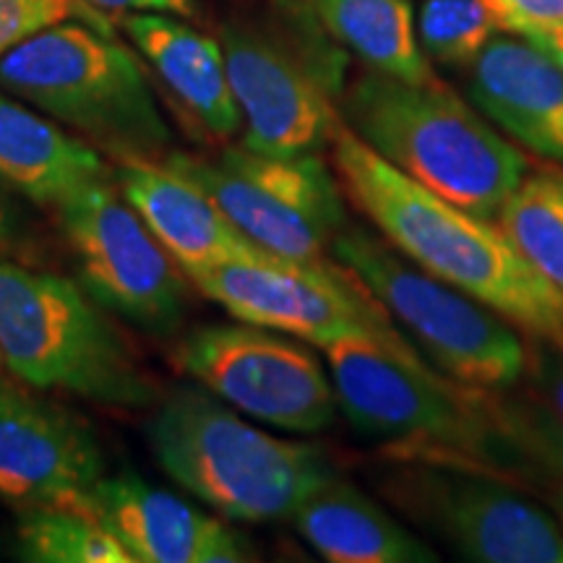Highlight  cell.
<instances>
[{"label": "cell", "instance_id": "obj_1", "mask_svg": "<svg viewBox=\"0 0 563 563\" xmlns=\"http://www.w3.org/2000/svg\"><path fill=\"white\" fill-rule=\"evenodd\" d=\"M332 150L344 196L405 258L530 336L563 342V295L514 251L498 224L407 178L344 123Z\"/></svg>", "mask_w": 563, "mask_h": 563}, {"label": "cell", "instance_id": "obj_2", "mask_svg": "<svg viewBox=\"0 0 563 563\" xmlns=\"http://www.w3.org/2000/svg\"><path fill=\"white\" fill-rule=\"evenodd\" d=\"M344 115L391 167L483 220H496L530 173L527 154L439 81L368 70L344 95Z\"/></svg>", "mask_w": 563, "mask_h": 563}, {"label": "cell", "instance_id": "obj_3", "mask_svg": "<svg viewBox=\"0 0 563 563\" xmlns=\"http://www.w3.org/2000/svg\"><path fill=\"white\" fill-rule=\"evenodd\" d=\"M321 352L344 418L389 443L394 460L488 470L514 481L504 470L514 460L493 418L490 391L449 382L415 347L373 336L329 342Z\"/></svg>", "mask_w": 563, "mask_h": 563}, {"label": "cell", "instance_id": "obj_4", "mask_svg": "<svg viewBox=\"0 0 563 563\" xmlns=\"http://www.w3.org/2000/svg\"><path fill=\"white\" fill-rule=\"evenodd\" d=\"M154 460L183 490L232 522L290 519L334 477L319 446L251 426L203 386H178L146 428Z\"/></svg>", "mask_w": 563, "mask_h": 563}, {"label": "cell", "instance_id": "obj_5", "mask_svg": "<svg viewBox=\"0 0 563 563\" xmlns=\"http://www.w3.org/2000/svg\"><path fill=\"white\" fill-rule=\"evenodd\" d=\"M0 89L118 159H165L170 129L129 47L60 21L0 55Z\"/></svg>", "mask_w": 563, "mask_h": 563}, {"label": "cell", "instance_id": "obj_6", "mask_svg": "<svg viewBox=\"0 0 563 563\" xmlns=\"http://www.w3.org/2000/svg\"><path fill=\"white\" fill-rule=\"evenodd\" d=\"M87 287L0 258V357L19 382L108 407L154 402V384Z\"/></svg>", "mask_w": 563, "mask_h": 563}, {"label": "cell", "instance_id": "obj_7", "mask_svg": "<svg viewBox=\"0 0 563 563\" xmlns=\"http://www.w3.org/2000/svg\"><path fill=\"white\" fill-rule=\"evenodd\" d=\"M332 256L368 287L449 382L475 391H506L527 368L517 327L433 274L422 272L382 235L347 224Z\"/></svg>", "mask_w": 563, "mask_h": 563}, {"label": "cell", "instance_id": "obj_8", "mask_svg": "<svg viewBox=\"0 0 563 563\" xmlns=\"http://www.w3.org/2000/svg\"><path fill=\"white\" fill-rule=\"evenodd\" d=\"M162 162L199 183L249 241L285 262H329L350 224L342 183L319 152L264 154L241 144L217 159L173 152Z\"/></svg>", "mask_w": 563, "mask_h": 563}, {"label": "cell", "instance_id": "obj_9", "mask_svg": "<svg viewBox=\"0 0 563 563\" xmlns=\"http://www.w3.org/2000/svg\"><path fill=\"white\" fill-rule=\"evenodd\" d=\"M384 493L467 561L563 563V532L553 514L504 475L394 460L384 477Z\"/></svg>", "mask_w": 563, "mask_h": 563}, {"label": "cell", "instance_id": "obj_10", "mask_svg": "<svg viewBox=\"0 0 563 563\" xmlns=\"http://www.w3.org/2000/svg\"><path fill=\"white\" fill-rule=\"evenodd\" d=\"M173 363L232 410L285 433L327 431L340 407L332 376L306 342L245 321L196 329Z\"/></svg>", "mask_w": 563, "mask_h": 563}, {"label": "cell", "instance_id": "obj_11", "mask_svg": "<svg viewBox=\"0 0 563 563\" xmlns=\"http://www.w3.org/2000/svg\"><path fill=\"white\" fill-rule=\"evenodd\" d=\"M186 279L232 319L290 334L316 347L347 336H373L391 347H412V342L391 327L394 319L382 302L340 262L241 258L186 272Z\"/></svg>", "mask_w": 563, "mask_h": 563}, {"label": "cell", "instance_id": "obj_12", "mask_svg": "<svg viewBox=\"0 0 563 563\" xmlns=\"http://www.w3.org/2000/svg\"><path fill=\"white\" fill-rule=\"evenodd\" d=\"M53 209L91 298L150 332L167 334L178 327L186 311V274L115 180H91Z\"/></svg>", "mask_w": 563, "mask_h": 563}, {"label": "cell", "instance_id": "obj_13", "mask_svg": "<svg viewBox=\"0 0 563 563\" xmlns=\"http://www.w3.org/2000/svg\"><path fill=\"white\" fill-rule=\"evenodd\" d=\"M222 55L245 123L243 146L264 154H308L332 144L340 115L336 53L300 58L282 42L249 26H224Z\"/></svg>", "mask_w": 563, "mask_h": 563}, {"label": "cell", "instance_id": "obj_14", "mask_svg": "<svg viewBox=\"0 0 563 563\" xmlns=\"http://www.w3.org/2000/svg\"><path fill=\"white\" fill-rule=\"evenodd\" d=\"M100 477V443L79 415L0 378V501L84 509Z\"/></svg>", "mask_w": 563, "mask_h": 563}, {"label": "cell", "instance_id": "obj_15", "mask_svg": "<svg viewBox=\"0 0 563 563\" xmlns=\"http://www.w3.org/2000/svg\"><path fill=\"white\" fill-rule=\"evenodd\" d=\"M136 563H235L253 559L251 545L220 517L133 475L100 477L84 498Z\"/></svg>", "mask_w": 563, "mask_h": 563}, {"label": "cell", "instance_id": "obj_16", "mask_svg": "<svg viewBox=\"0 0 563 563\" xmlns=\"http://www.w3.org/2000/svg\"><path fill=\"white\" fill-rule=\"evenodd\" d=\"M115 183L183 274L272 256L224 217L199 183L162 159H121Z\"/></svg>", "mask_w": 563, "mask_h": 563}, {"label": "cell", "instance_id": "obj_17", "mask_svg": "<svg viewBox=\"0 0 563 563\" xmlns=\"http://www.w3.org/2000/svg\"><path fill=\"white\" fill-rule=\"evenodd\" d=\"M470 97L517 144L563 165V70L543 51L490 40L473 63Z\"/></svg>", "mask_w": 563, "mask_h": 563}, {"label": "cell", "instance_id": "obj_18", "mask_svg": "<svg viewBox=\"0 0 563 563\" xmlns=\"http://www.w3.org/2000/svg\"><path fill=\"white\" fill-rule=\"evenodd\" d=\"M123 26L201 131L214 139L241 131V108L232 95L220 42L173 13H129Z\"/></svg>", "mask_w": 563, "mask_h": 563}, {"label": "cell", "instance_id": "obj_19", "mask_svg": "<svg viewBox=\"0 0 563 563\" xmlns=\"http://www.w3.org/2000/svg\"><path fill=\"white\" fill-rule=\"evenodd\" d=\"M298 534L332 563H435L426 540L394 519L368 493L329 477L292 514Z\"/></svg>", "mask_w": 563, "mask_h": 563}, {"label": "cell", "instance_id": "obj_20", "mask_svg": "<svg viewBox=\"0 0 563 563\" xmlns=\"http://www.w3.org/2000/svg\"><path fill=\"white\" fill-rule=\"evenodd\" d=\"M100 178H108L100 150L0 91V183L58 207L76 188Z\"/></svg>", "mask_w": 563, "mask_h": 563}, {"label": "cell", "instance_id": "obj_21", "mask_svg": "<svg viewBox=\"0 0 563 563\" xmlns=\"http://www.w3.org/2000/svg\"><path fill=\"white\" fill-rule=\"evenodd\" d=\"M490 407L511 460L563 477V342L532 336L522 378Z\"/></svg>", "mask_w": 563, "mask_h": 563}, {"label": "cell", "instance_id": "obj_22", "mask_svg": "<svg viewBox=\"0 0 563 563\" xmlns=\"http://www.w3.org/2000/svg\"><path fill=\"white\" fill-rule=\"evenodd\" d=\"M316 19L365 66L391 79L435 81L407 0H311Z\"/></svg>", "mask_w": 563, "mask_h": 563}, {"label": "cell", "instance_id": "obj_23", "mask_svg": "<svg viewBox=\"0 0 563 563\" xmlns=\"http://www.w3.org/2000/svg\"><path fill=\"white\" fill-rule=\"evenodd\" d=\"M496 222L514 251L563 295V165L527 173Z\"/></svg>", "mask_w": 563, "mask_h": 563}, {"label": "cell", "instance_id": "obj_24", "mask_svg": "<svg viewBox=\"0 0 563 563\" xmlns=\"http://www.w3.org/2000/svg\"><path fill=\"white\" fill-rule=\"evenodd\" d=\"M16 538L21 559L34 563H136L100 519L74 506L24 509Z\"/></svg>", "mask_w": 563, "mask_h": 563}, {"label": "cell", "instance_id": "obj_25", "mask_svg": "<svg viewBox=\"0 0 563 563\" xmlns=\"http://www.w3.org/2000/svg\"><path fill=\"white\" fill-rule=\"evenodd\" d=\"M496 30L501 26L485 0H426L420 9V47L441 66H473Z\"/></svg>", "mask_w": 563, "mask_h": 563}, {"label": "cell", "instance_id": "obj_26", "mask_svg": "<svg viewBox=\"0 0 563 563\" xmlns=\"http://www.w3.org/2000/svg\"><path fill=\"white\" fill-rule=\"evenodd\" d=\"M70 19H81L97 30L110 32L108 21L84 0H0V55Z\"/></svg>", "mask_w": 563, "mask_h": 563}, {"label": "cell", "instance_id": "obj_27", "mask_svg": "<svg viewBox=\"0 0 563 563\" xmlns=\"http://www.w3.org/2000/svg\"><path fill=\"white\" fill-rule=\"evenodd\" d=\"M501 30L527 37L532 32L563 30V0H485Z\"/></svg>", "mask_w": 563, "mask_h": 563}, {"label": "cell", "instance_id": "obj_28", "mask_svg": "<svg viewBox=\"0 0 563 563\" xmlns=\"http://www.w3.org/2000/svg\"><path fill=\"white\" fill-rule=\"evenodd\" d=\"M97 11H125V13H173L188 19L196 13V0H84Z\"/></svg>", "mask_w": 563, "mask_h": 563}, {"label": "cell", "instance_id": "obj_29", "mask_svg": "<svg viewBox=\"0 0 563 563\" xmlns=\"http://www.w3.org/2000/svg\"><path fill=\"white\" fill-rule=\"evenodd\" d=\"M530 45L543 51L553 63H559L563 70V30H551V32H532L525 37Z\"/></svg>", "mask_w": 563, "mask_h": 563}, {"label": "cell", "instance_id": "obj_30", "mask_svg": "<svg viewBox=\"0 0 563 563\" xmlns=\"http://www.w3.org/2000/svg\"><path fill=\"white\" fill-rule=\"evenodd\" d=\"M548 504H551L555 522L563 532V477H553L551 485H548Z\"/></svg>", "mask_w": 563, "mask_h": 563}, {"label": "cell", "instance_id": "obj_31", "mask_svg": "<svg viewBox=\"0 0 563 563\" xmlns=\"http://www.w3.org/2000/svg\"><path fill=\"white\" fill-rule=\"evenodd\" d=\"M13 230H16V214H13L11 203L0 196V235L13 238Z\"/></svg>", "mask_w": 563, "mask_h": 563}, {"label": "cell", "instance_id": "obj_32", "mask_svg": "<svg viewBox=\"0 0 563 563\" xmlns=\"http://www.w3.org/2000/svg\"><path fill=\"white\" fill-rule=\"evenodd\" d=\"M13 241V238H3L0 235V258H5V253H9V243Z\"/></svg>", "mask_w": 563, "mask_h": 563}, {"label": "cell", "instance_id": "obj_33", "mask_svg": "<svg viewBox=\"0 0 563 563\" xmlns=\"http://www.w3.org/2000/svg\"><path fill=\"white\" fill-rule=\"evenodd\" d=\"M0 368H3V357H0Z\"/></svg>", "mask_w": 563, "mask_h": 563}]
</instances>
